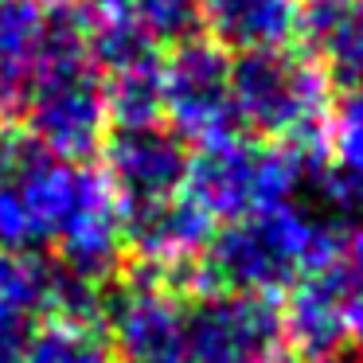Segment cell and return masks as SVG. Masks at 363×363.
Listing matches in <instances>:
<instances>
[{
  "label": "cell",
  "mask_w": 363,
  "mask_h": 363,
  "mask_svg": "<svg viewBox=\"0 0 363 363\" xmlns=\"http://www.w3.org/2000/svg\"><path fill=\"white\" fill-rule=\"evenodd\" d=\"M188 347L196 363H285L281 313L269 297L203 289L188 305Z\"/></svg>",
  "instance_id": "obj_6"
},
{
  "label": "cell",
  "mask_w": 363,
  "mask_h": 363,
  "mask_svg": "<svg viewBox=\"0 0 363 363\" xmlns=\"http://www.w3.org/2000/svg\"><path fill=\"white\" fill-rule=\"evenodd\" d=\"M238 125H250L262 141L320 157L332 121V79L313 55L258 51L235 63Z\"/></svg>",
  "instance_id": "obj_4"
},
{
  "label": "cell",
  "mask_w": 363,
  "mask_h": 363,
  "mask_svg": "<svg viewBox=\"0 0 363 363\" xmlns=\"http://www.w3.org/2000/svg\"><path fill=\"white\" fill-rule=\"evenodd\" d=\"M340 277H344L347 293V328H352V344L363 355V223L340 235V254H336Z\"/></svg>",
  "instance_id": "obj_19"
},
{
  "label": "cell",
  "mask_w": 363,
  "mask_h": 363,
  "mask_svg": "<svg viewBox=\"0 0 363 363\" xmlns=\"http://www.w3.org/2000/svg\"><path fill=\"white\" fill-rule=\"evenodd\" d=\"M20 363H118V352L110 336L98 328V320L48 316L24 340Z\"/></svg>",
  "instance_id": "obj_15"
},
{
  "label": "cell",
  "mask_w": 363,
  "mask_h": 363,
  "mask_svg": "<svg viewBox=\"0 0 363 363\" xmlns=\"http://www.w3.org/2000/svg\"><path fill=\"white\" fill-rule=\"evenodd\" d=\"M164 82V118L184 141H219L238 133L235 110V63L211 40H188L172 51L160 71Z\"/></svg>",
  "instance_id": "obj_7"
},
{
  "label": "cell",
  "mask_w": 363,
  "mask_h": 363,
  "mask_svg": "<svg viewBox=\"0 0 363 363\" xmlns=\"http://www.w3.org/2000/svg\"><path fill=\"white\" fill-rule=\"evenodd\" d=\"M55 9L48 0H0V121L24 110L55 35Z\"/></svg>",
  "instance_id": "obj_12"
},
{
  "label": "cell",
  "mask_w": 363,
  "mask_h": 363,
  "mask_svg": "<svg viewBox=\"0 0 363 363\" xmlns=\"http://www.w3.org/2000/svg\"><path fill=\"white\" fill-rule=\"evenodd\" d=\"M51 293L55 266L40 262L35 254L0 246V316L28 324L35 313H51Z\"/></svg>",
  "instance_id": "obj_17"
},
{
  "label": "cell",
  "mask_w": 363,
  "mask_h": 363,
  "mask_svg": "<svg viewBox=\"0 0 363 363\" xmlns=\"http://www.w3.org/2000/svg\"><path fill=\"white\" fill-rule=\"evenodd\" d=\"M121 219H125V250H133L149 274H160L168 281L188 277L215 235V219L199 211L184 191L164 203L125 211Z\"/></svg>",
  "instance_id": "obj_10"
},
{
  "label": "cell",
  "mask_w": 363,
  "mask_h": 363,
  "mask_svg": "<svg viewBox=\"0 0 363 363\" xmlns=\"http://www.w3.org/2000/svg\"><path fill=\"white\" fill-rule=\"evenodd\" d=\"M20 113L28 121V137L55 157L82 160L106 145V125H110L106 79L90 59L82 9L74 0L55 9L51 51Z\"/></svg>",
  "instance_id": "obj_3"
},
{
  "label": "cell",
  "mask_w": 363,
  "mask_h": 363,
  "mask_svg": "<svg viewBox=\"0 0 363 363\" xmlns=\"http://www.w3.org/2000/svg\"><path fill=\"white\" fill-rule=\"evenodd\" d=\"M188 157L191 152L184 149V137H176L164 125L118 129L106 141L102 172L121 203V215L180 196L184 176H188Z\"/></svg>",
  "instance_id": "obj_9"
},
{
  "label": "cell",
  "mask_w": 363,
  "mask_h": 363,
  "mask_svg": "<svg viewBox=\"0 0 363 363\" xmlns=\"http://www.w3.org/2000/svg\"><path fill=\"white\" fill-rule=\"evenodd\" d=\"M74 4H98V0H74Z\"/></svg>",
  "instance_id": "obj_21"
},
{
  "label": "cell",
  "mask_w": 363,
  "mask_h": 363,
  "mask_svg": "<svg viewBox=\"0 0 363 363\" xmlns=\"http://www.w3.org/2000/svg\"><path fill=\"white\" fill-rule=\"evenodd\" d=\"M0 246H51L59 269L106 285L125 254V219L106 172L55 157L28 133H0Z\"/></svg>",
  "instance_id": "obj_1"
},
{
  "label": "cell",
  "mask_w": 363,
  "mask_h": 363,
  "mask_svg": "<svg viewBox=\"0 0 363 363\" xmlns=\"http://www.w3.org/2000/svg\"><path fill=\"white\" fill-rule=\"evenodd\" d=\"M328 149L336 172L328 176V199L344 207H363V86H352L332 110Z\"/></svg>",
  "instance_id": "obj_16"
},
{
  "label": "cell",
  "mask_w": 363,
  "mask_h": 363,
  "mask_svg": "<svg viewBox=\"0 0 363 363\" xmlns=\"http://www.w3.org/2000/svg\"><path fill=\"white\" fill-rule=\"evenodd\" d=\"M301 35L328 79L363 86V0H301Z\"/></svg>",
  "instance_id": "obj_14"
},
{
  "label": "cell",
  "mask_w": 363,
  "mask_h": 363,
  "mask_svg": "<svg viewBox=\"0 0 363 363\" xmlns=\"http://www.w3.org/2000/svg\"><path fill=\"white\" fill-rule=\"evenodd\" d=\"M125 12L137 20L145 35L157 48H180L188 40H199L203 28V0H121Z\"/></svg>",
  "instance_id": "obj_18"
},
{
  "label": "cell",
  "mask_w": 363,
  "mask_h": 363,
  "mask_svg": "<svg viewBox=\"0 0 363 363\" xmlns=\"http://www.w3.org/2000/svg\"><path fill=\"white\" fill-rule=\"evenodd\" d=\"M110 344L118 363H196L188 347V305L168 277L137 274L110 297Z\"/></svg>",
  "instance_id": "obj_8"
},
{
  "label": "cell",
  "mask_w": 363,
  "mask_h": 363,
  "mask_svg": "<svg viewBox=\"0 0 363 363\" xmlns=\"http://www.w3.org/2000/svg\"><path fill=\"white\" fill-rule=\"evenodd\" d=\"M336 254V227L313 219L297 203H277L230 219L219 235H211L188 277L203 289L254 293V297L274 301V293H289L305 274L332 266Z\"/></svg>",
  "instance_id": "obj_2"
},
{
  "label": "cell",
  "mask_w": 363,
  "mask_h": 363,
  "mask_svg": "<svg viewBox=\"0 0 363 363\" xmlns=\"http://www.w3.org/2000/svg\"><path fill=\"white\" fill-rule=\"evenodd\" d=\"M285 344L305 363H332L344 344H352L347 328V293L340 266L313 269L289 289V301L281 308Z\"/></svg>",
  "instance_id": "obj_11"
},
{
  "label": "cell",
  "mask_w": 363,
  "mask_h": 363,
  "mask_svg": "<svg viewBox=\"0 0 363 363\" xmlns=\"http://www.w3.org/2000/svg\"><path fill=\"white\" fill-rule=\"evenodd\" d=\"M313 160L297 149L269 141H246L227 133L219 141L199 145L188 157L184 196L211 219H242L277 203H293Z\"/></svg>",
  "instance_id": "obj_5"
},
{
  "label": "cell",
  "mask_w": 363,
  "mask_h": 363,
  "mask_svg": "<svg viewBox=\"0 0 363 363\" xmlns=\"http://www.w3.org/2000/svg\"><path fill=\"white\" fill-rule=\"evenodd\" d=\"M359 363H363V359H359Z\"/></svg>",
  "instance_id": "obj_22"
},
{
  "label": "cell",
  "mask_w": 363,
  "mask_h": 363,
  "mask_svg": "<svg viewBox=\"0 0 363 363\" xmlns=\"http://www.w3.org/2000/svg\"><path fill=\"white\" fill-rule=\"evenodd\" d=\"M203 28L223 51H281L301 35V0H203Z\"/></svg>",
  "instance_id": "obj_13"
},
{
  "label": "cell",
  "mask_w": 363,
  "mask_h": 363,
  "mask_svg": "<svg viewBox=\"0 0 363 363\" xmlns=\"http://www.w3.org/2000/svg\"><path fill=\"white\" fill-rule=\"evenodd\" d=\"M24 328H28L24 320L0 316V363H20V352H24V340H28Z\"/></svg>",
  "instance_id": "obj_20"
}]
</instances>
